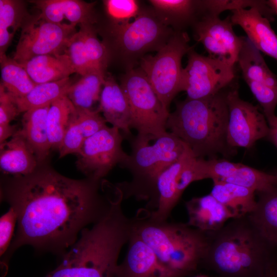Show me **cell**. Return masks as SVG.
<instances>
[{
    "instance_id": "ab89813d",
    "label": "cell",
    "mask_w": 277,
    "mask_h": 277,
    "mask_svg": "<svg viewBox=\"0 0 277 277\" xmlns=\"http://www.w3.org/2000/svg\"><path fill=\"white\" fill-rule=\"evenodd\" d=\"M19 113L12 96L0 85V125L10 123Z\"/></svg>"
},
{
    "instance_id": "52a82bcc",
    "label": "cell",
    "mask_w": 277,
    "mask_h": 277,
    "mask_svg": "<svg viewBox=\"0 0 277 277\" xmlns=\"http://www.w3.org/2000/svg\"><path fill=\"white\" fill-rule=\"evenodd\" d=\"M109 31L114 48L127 70L134 68L147 52L159 51L175 32L153 8L141 10L132 22L111 24Z\"/></svg>"
},
{
    "instance_id": "d6986e66",
    "label": "cell",
    "mask_w": 277,
    "mask_h": 277,
    "mask_svg": "<svg viewBox=\"0 0 277 277\" xmlns=\"http://www.w3.org/2000/svg\"><path fill=\"white\" fill-rule=\"evenodd\" d=\"M193 156L192 152L187 147L182 156L159 176L157 183V207L154 211H149V215L153 220H167L185 190L180 180L181 173Z\"/></svg>"
},
{
    "instance_id": "f1b7e54d",
    "label": "cell",
    "mask_w": 277,
    "mask_h": 277,
    "mask_svg": "<svg viewBox=\"0 0 277 277\" xmlns=\"http://www.w3.org/2000/svg\"><path fill=\"white\" fill-rule=\"evenodd\" d=\"M106 74L101 70H90L70 86L67 96L76 109L96 110L93 107L100 101Z\"/></svg>"
},
{
    "instance_id": "7402d4cb",
    "label": "cell",
    "mask_w": 277,
    "mask_h": 277,
    "mask_svg": "<svg viewBox=\"0 0 277 277\" xmlns=\"http://www.w3.org/2000/svg\"><path fill=\"white\" fill-rule=\"evenodd\" d=\"M98 111L107 122L121 130L129 138L132 136L131 113L127 98L114 77L106 73L101 93Z\"/></svg>"
},
{
    "instance_id": "d590c367",
    "label": "cell",
    "mask_w": 277,
    "mask_h": 277,
    "mask_svg": "<svg viewBox=\"0 0 277 277\" xmlns=\"http://www.w3.org/2000/svg\"><path fill=\"white\" fill-rule=\"evenodd\" d=\"M106 13L111 21V24L122 25L130 22L140 13L141 9L135 0L103 1Z\"/></svg>"
},
{
    "instance_id": "b9f144b4",
    "label": "cell",
    "mask_w": 277,
    "mask_h": 277,
    "mask_svg": "<svg viewBox=\"0 0 277 277\" xmlns=\"http://www.w3.org/2000/svg\"><path fill=\"white\" fill-rule=\"evenodd\" d=\"M262 277H277V254L268 263Z\"/></svg>"
},
{
    "instance_id": "5b68a950",
    "label": "cell",
    "mask_w": 277,
    "mask_h": 277,
    "mask_svg": "<svg viewBox=\"0 0 277 277\" xmlns=\"http://www.w3.org/2000/svg\"><path fill=\"white\" fill-rule=\"evenodd\" d=\"M226 92L197 100L186 98L169 113L166 129L180 138L196 158L225 154L227 148L228 107Z\"/></svg>"
},
{
    "instance_id": "8d00e7d4",
    "label": "cell",
    "mask_w": 277,
    "mask_h": 277,
    "mask_svg": "<svg viewBox=\"0 0 277 277\" xmlns=\"http://www.w3.org/2000/svg\"><path fill=\"white\" fill-rule=\"evenodd\" d=\"M76 109V121L85 139L107 126L106 120L97 110Z\"/></svg>"
},
{
    "instance_id": "7bdbcfd3",
    "label": "cell",
    "mask_w": 277,
    "mask_h": 277,
    "mask_svg": "<svg viewBox=\"0 0 277 277\" xmlns=\"http://www.w3.org/2000/svg\"><path fill=\"white\" fill-rule=\"evenodd\" d=\"M269 126V132L267 138L277 148V116Z\"/></svg>"
},
{
    "instance_id": "836d02e7",
    "label": "cell",
    "mask_w": 277,
    "mask_h": 277,
    "mask_svg": "<svg viewBox=\"0 0 277 277\" xmlns=\"http://www.w3.org/2000/svg\"><path fill=\"white\" fill-rule=\"evenodd\" d=\"M221 181L247 187L259 192L277 185V175L241 164L230 176Z\"/></svg>"
},
{
    "instance_id": "d6a6232c",
    "label": "cell",
    "mask_w": 277,
    "mask_h": 277,
    "mask_svg": "<svg viewBox=\"0 0 277 277\" xmlns=\"http://www.w3.org/2000/svg\"><path fill=\"white\" fill-rule=\"evenodd\" d=\"M1 84L15 98L28 94L36 85L23 66L7 56L0 58Z\"/></svg>"
},
{
    "instance_id": "4dcf8cb0",
    "label": "cell",
    "mask_w": 277,
    "mask_h": 277,
    "mask_svg": "<svg viewBox=\"0 0 277 277\" xmlns=\"http://www.w3.org/2000/svg\"><path fill=\"white\" fill-rule=\"evenodd\" d=\"M76 111L75 107L67 95L63 96L50 104L47 125L51 149L59 150Z\"/></svg>"
},
{
    "instance_id": "ba28073f",
    "label": "cell",
    "mask_w": 277,
    "mask_h": 277,
    "mask_svg": "<svg viewBox=\"0 0 277 277\" xmlns=\"http://www.w3.org/2000/svg\"><path fill=\"white\" fill-rule=\"evenodd\" d=\"M128 102L131 128L137 134L156 140L166 132L169 114L140 68L127 70L120 85Z\"/></svg>"
},
{
    "instance_id": "7a4b0ae2",
    "label": "cell",
    "mask_w": 277,
    "mask_h": 277,
    "mask_svg": "<svg viewBox=\"0 0 277 277\" xmlns=\"http://www.w3.org/2000/svg\"><path fill=\"white\" fill-rule=\"evenodd\" d=\"M122 202L111 200L104 216L81 231L60 265L45 277H117L120 252L133 232L132 218L125 214Z\"/></svg>"
},
{
    "instance_id": "1f68e13d",
    "label": "cell",
    "mask_w": 277,
    "mask_h": 277,
    "mask_svg": "<svg viewBox=\"0 0 277 277\" xmlns=\"http://www.w3.org/2000/svg\"><path fill=\"white\" fill-rule=\"evenodd\" d=\"M28 15L23 1L0 0V58L6 56L16 31Z\"/></svg>"
},
{
    "instance_id": "4316f807",
    "label": "cell",
    "mask_w": 277,
    "mask_h": 277,
    "mask_svg": "<svg viewBox=\"0 0 277 277\" xmlns=\"http://www.w3.org/2000/svg\"><path fill=\"white\" fill-rule=\"evenodd\" d=\"M20 64L36 85L60 81L74 73L69 60L64 54L37 56Z\"/></svg>"
},
{
    "instance_id": "277c9868",
    "label": "cell",
    "mask_w": 277,
    "mask_h": 277,
    "mask_svg": "<svg viewBox=\"0 0 277 277\" xmlns=\"http://www.w3.org/2000/svg\"><path fill=\"white\" fill-rule=\"evenodd\" d=\"M132 220L133 232L175 277H186L202 265L209 244L207 233L186 223L153 220L146 208L139 209Z\"/></svg>"
},
{
    "instance_id": "83f0119b",
    "label": "cell",
    "mask_w": 277,
    "mask_h": 277,
    "mask_svg": "<svg viewBox=\"0 0 277 277\" xmlns=\"http://www.w3.org/2000/svg\"><path fill=\"white\" fill-rule=\"evenodd\" d=\"M213 182L210 194L228 208L236 218L247 215L255 208V190L217 180Z\"/></svg>"
},
{
    "instance_id": "3957f363",
    "label": "cell",
    "mask_w": 277,
    "mask_h": 277,
    "mask_svg": "<svg viewBox=\"0 0 277 277\" xmlns=\"http://www.w3.org/2000/svg\"><path fill=\"white\" fill-rule=\"evenodd\" d=\"M207 234L209 244L202 265L219 277H262L277 254L248 215L231 219Z\"/></svg>"
},
{
    "instance_id": "2e32d148",
    "label": "cell",
    "mask_w": 277,
    "mask_h": 277,
    "mask_svg": "<svg viewBox=\"0 0 277 277\" xmlns=\"http://www.w3.org/2000/svg\"><path fill=\"white\" fill-rule=\"evenodd\" d=\"M63 54L74 73L81 76L93 69L105 71L109 55L107 47L98 39L93 25L90 24L80 25Z\"/></svg>"
},
{
    "instance_id": "74e56055",
    "label": "cell",
    "mask_w": 277,
    "mask_h": 277,
    "mask_svg": "<svg viewBox=\"0 0 277 277\" xmlns=\"http://www.w3.org/2000/svg\"><path fill=\"white\" fill-rule=\"evenodd\" d=\"M75 117L67 130L59 149L60 158L71 153L77 154L86 140Z\"/></svg>"
},
{
    "instance_id": "603a6c76",
    "label": "cell",
    "mask_w": 277,
    "mask_h": 277,
    "mask_svg": "<svg viewBox=\"0 0 277 277\" xmlns=\"http://www.w3.org/2000/svg\"><path fill=\"white\" fill-rule=\"evenodd\" d=\"M153 9L169 26L178 31L192 26L209 11L208 0H150Z\"/></svg>"
},
{
    "instance_id": "8fae6325",
    "label": "cell",
    "mask_w": 277,
    "mask_h": 277,
    "mask_svg": "<svg viewBox=\"0 0 277 277\" xmlns=\"http://www.w3.org/2000/svg\"><path fill=\"white\" fill-rule=\"evenodd\" d=\"M187 54V64L183 69L180 84V92L185 91L187 98L197 100L212 96L233 80L234 67L200 54L193 49Z\"/></svg>"
},
{
    "instance_id": "d4e9b609",
    "label": "cell",
    "mask_w": 277,
    "mask_h": 277,
    "mask_svg": "<svg viewBox=\"0 0 277 277\" xmlns=\"http://www.w3.org/2000/svg\"><path fill=\"white\" fill-rule=\"evenodd\" d=\"M50 105L33 108L25 112L20 129L33 152L37 162L46 159L51 149L47 118Z\"/></svg>"
},
{
    "instance_id": "60d3db41",
    "label": "cell",
    "mask_w": 277,
    "mask_h": 277,
    "mask_svg": "<svg viewBox=\"0 0 277 277\" xmlns=\"http://www.w3.org/2000/svg\"><path fill=\"white\" fill-rule=\"evenodd\" d=\"M17 131L16 126L10 124L0 125V144L6 141V140L12 137Z\"/></svg>"
},
{
    "instance_id": "6da1fadb",
    "label": "cell",
    "mask_w": 277,
    "mask_h": 277,
    "mask_svg": "<svg viewBox=\"0 0 277 277\" xmlns=\"http://www.w3.org/2000/svg\"><path fill=\"white\" fill-rule=\"evenodd\" d=\"M99 181L75 180L45 171L13 183L7 201L16 213L17 227L5 261L25 245L63 255L81 231L109 208V196L104 200L98 194Z\"/></svg>"
},
{
    "instance_id": "ffe728a7",
    "label": "cell",
    "mask_w": 277,
    "mask_h": 277,
    "mask_svg": "<svg viewBox=\"0 0 277 277\" xmlns=\"http://www.w3.org/2000/svg\"><path fill=\"white\" fill-rule=\"evenodd\" d=\"M30 2L40 11V15L54 24L77 25H93L96 22L95 2L80 0H36Z\"/></svg>"
},
{
    "instance_id": "e575fe53",
    "label": "cell",
    "mask_w": 277,
    "mask_h": 277,
    "mask_svg": "<svg viewBox=\"0 0 277 277\" xmlns=\"http://www.w3.org/2000/svg\"><path fill=\"white\" fill-rule=\"evenodd\" d=\"M241 164L224 159L205 160L202 158H195L193 162L195 180L211 179L212 181H223L230 176Z\"/></svg>"
},
{
    "instance_id": "484cf974",
    "label": "cell",
    "mask_w": 277,
    "mask_h": 277,
    "mask_svg": "<svg viewBox=\"0 0 277 277\" xmlns=\"http://www.w3.org/2000/svg\"><path fill=\"white\" fill-rule=\"evenodd\" d=\"M258 193L255 208L248 217L262 236L277 249V185Z\"/></svg>"
},
{
    "instance_id": "ee69618b",
    "label": "cell",
    "mask_w": 277,
    "mask_h": 277,
    "mask_svg": "<svg viewBox=\"0 0 277 277\" xmlns=\"http://www.w3.org/2000/svg\"><path fill=\"white\" fill-rule=\"evenodd\" d=\"M268 6L271 8L274 14H277V0L266 1Z\"/></svg>"
},
{
    "instance_id": "7c38bea8",
    "label": "cell",
    "mask_w": 277,
    "mask_h": 277,
    "mask_svg": "<svg viewBox=\"0 0 277 277\" xmlns=\"http://www.w3.org/2000/svg\"><path fill=\"white\" fill-rule=\"evenodd\" d=\"M123 139L117 128L107 126L87 138L77 154V168L89 179L100 181L127 158L122 148Z\"/></svg>"
},
{
    "instance_id": "8992f818",
    "label": "cell",
    "mask_w": 277,
    "mask_h": 277,
    "mask_svg": "<svg viewBox=\"0 0 277 277\" xmlns=\"http://www.w3.org/2000/svg\"><path fill=\"white\" fill-rule=\"evenodd\" d=\"M130 138L131 153L120 166L129 171L132 179L117 186L123 193V199L133 197L148 201L146 209L154 211L158 205L159 176L182 156L188 146L167 131L152 145H149V142L152 140L147 136L137 134Z\"/></svg>"
},
{
    "instance_id": "cb8c5ba5",
    "label": "cell",
    "mask_w": 277,
    "mask_h": 277,
    "mask_svg": "<svg viewBox=\"0 0 277 277\" xmlns=\"http://www.w3.org/2000/svg\"><path fill=\"white\" fill-rule=\"evenodd\" d=\"M0 166L7 173L28 175L35 168L37 161L20 129L8 141L1 144Z\"/></svg>"
},
{
    "instance_id": "9c48e42d",
    "label": "cell",
    "mask_w": 277,
    "mask_h": 277,
    "mask_svg": "<svg viewBox=\"0 0 277 277\" xmlns=\"http://www.w3.org/2000/svg\"><path fill=\"white\" fill-rule=\"evenodd\" d=\"M189 41L186 32L175 31L168 42L154 55H146L140 62V68L162 105L168 111L171 102L180 92L183 69L182 59L192 49Z\"/></svg>"
},
{
    "instance_id": "5bb4252c",
    "label": "cell",
    "mask_w": 277,
    "mask_h": 277,
    "mask_svg": "<svg viewBox=\"0 0 277 277\" xmlns=\"http://www.w3.org/2000/svg\"><path fill=\"white\" fill-rule=\"evenodd\" d=\"M243 78L262 107L266 118L273 117L277 105V77L269 69L260 51L247 37L237 61Z\"/></svg>"
},
{
    "instance_id": "44dd1931",
    "label": "cell",
    "mask_w": 277,
    "mask_h": 277,
    "mask_svg": "<svg viewBox=\"0 0 277 277\" xmlns=\"http://www.w3.org/2000/svg\"><path fill=\"white\" fill-rule=\"evenodd\" d=\"M185 207L188 216L186 224L205 233L216 231L229 220L236 218L210 193L192 198L185 202Z\"/></svg>"
},
{
    "instance_id": "f35d334b",
    "label": "cell",
    "mask_w": 277,
    "mask_h": 277,
    "mask_svg": "<svg viewBox=\"0 0 277 277\" xmlns=\"http://www.w3.org/2000/svg\"><path fill=\"white\" fill-rule=\"evenodd\" d=\"M16 221V213L11 207L8 211L1 217L0 255L1 257L6 253L9 248Z\"/></svg>"
},
{
    "instance_id": "9a60e30c",
    "label": "cell",
    "mask_w": 277,
    "mask_h": 277,
    "mask_svg": "<svg viewBox=\"0 0 277 277\" xmlns=\"http://www.w3.org/2000/svg\"><path fill=\"white\" fill-rule=\"evenodd\" d=\"M230 15L222 19L219 15L208 12L192 25L195 39L203 45L209 57L234 67L241 50L243 36L233 29Z\"/></svg>"
},
{
    "instance_id": "4fadbf2b",
    "label": "cell",
    "mask_w": 277,
    "mask_h": 277,
    "mask_svg": "<svg viewBox=\"0 0 277 277\" xmlns=\"http://www.w3.org/2000/svg\"><path fill=\"white\" fill-rule=\"evenodd\" d=\"M228 107L227 143L229 148H249L267 137L269 126L258 106L240 97L237 88L226 92Z\"/></svg>"
},
{
    "instance_id": "f546056e",
    "label": "cell",
    "mask_w": 277,
    "mask_h": 277,
    "mask_svg": "<svg viewBox=\"0 0 277 277\" xmlns=\"http://www.w3.org/2000/svg\"><path fill=\"white\" fill-rule=\"evenodd\" d=\"M74 82L69 77L54 82L37 84L26 95L13 97L20 113L30 109L50 105L55 101L67 95Z\"/></svg>"
},
{
    "instance_id": "f6af8a7d",
    "label": "cell",
    "mask_w": 277,
    "mask_h": 277,
    "mask_svg": "<svg viewBox=\"0 0 277 277\" xmlns=\"http://www.w3.org/2000/svg\"><path fill=\"white\" fill-rule=\"evenodd\" d=\"M193 277H219V276H209V275H205V274H199V275L194 276Z\"/></svg>"
},
{
    "instance_id": "ac0fdd59",
    "label": "cell",
    "mask_w": 277,
    "mask_h": 277,
    "mask_svg": "<svg viewBox=\"0 0 277 277\" xmlns=\"http://www.w3.org/2000/svg\"><path fill=\"white\" fill-rule=\"evenodd\" d=\"M117 277H175L142 239L132 232L123 262L118 264Z\"/></svg>"
},
{
    "instance_id": "30bf717a",
    "label": "cell",
    "mask_w": 277,
    "mask_h": 277,
    "mask_svg": "<svg viewBox=\"0 0 277 277\" xmlns=\"http://www.w3.org/2000/svg\"><path fill=\"white\" fill-rule=\"evenodd\" d=\"M76 27L50 22L40 14L28 15L22 27L13 59L22 64L42 55L63 54Z\"/></svg>"
},
{
    "instance_id": "e0dca14e",
    "label": "cell",
    "mask_w": 277,
    "mask_h": 277,
    "mask_svg": "<svg viewBox=\"0 0 277 277\" xmlns=\"http://www.w3.org/2000/svg\"><path fill=\"white\" fill-rule=\"evenodd\" d=\"M231 11L233 25L240 26L260 51L277 60V34L271 28L268 15L256 7Z\"/></svg>"
}]
</instances>
